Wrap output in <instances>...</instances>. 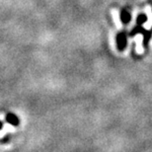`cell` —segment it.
<instances>
[{"mask_svg": "<svg viewBox=\"0 0 152 152\" xmlns=\"http://www.w3.org/2000/svg\"><path fill=\"white\" fill-rule=\"evenodd\" d=\"M10 138H11V136L9 134H7L6 136H4L3 138L0 139V142H1V143H6V142H8L9 140H10Z\"/></svg>", "mask_w": 152, "mask_h": 152, "instance_id": "277c9868", "label": "cell"}, {"mask_svg": "<svg viewBox=\"0 0 152 152\" xmlns=\"http://www.w3.org/2000/svg\"><path fill=\"white\" fill-rule=\"evenodd\" d=\"M145 13H146V15H147L148 20H147V22L143 25V27L146 30H149L152 26V7L150 5L146 6V8H145Z\"/></svg>", "mask_w": 152, "mask_h": 152, "instance_id": "3957f363", "label": "cell"}, {"mask_svg": "<svg viewBox=\"0 0 152 152\" xmlns=\"http://www.w3.org/2000/svg\"><path fill=\"white\" fill-rule=\"evenodd\" d=\"M136 17H137V14H136V12L134 11L132 14V22H130V25H133V24H134V21L136 20Z\"/></svg>", "mask_w": 152, "mask_h": 152, "instance_id": "5b68a950", "label": "cell"}, {"mask_svg": "<svg viewBox=\"0 0 152 152\" xmlns=\"http://www.w3.org/2000/svg\"><path fill=\"white\" fill-rule=\"evenodd\" d=\"M3 124H3V121H0V129H3Z\"/></svg>", "mask_w": 152, "mask_h": 152, "instance_id": "8992f818", "label": "cell"}, {"mask_svg": "<svg viewBox=\"0 0 152 152\" xmlns=\"http://www.w3.org/2000/svg\"><path fill=\"white\" fill-rule=\"evenodd\" d=\"M111 14H112V18L114 20V23L115 24L118 29H121L123 28V23H121V15H120V12H118V9H112L111 10Z\"/></svg>", "mask_w": 152, "mask_h": 152, "instance_id": "6da1fadb", "label": "cell"}, {"mask_svg": "<svg viewBox=\"0 0 152 152\" xmlns=\"http://www.w3.org/2000/svg\"><path fill=\"white\" fill-rule=\"evenodd\" d=\"M5 120L8 124H10L13 126H18L20 124V120L16 115L13 113H8L6 115Z\"/></svg>", "mask_w": 152, "mask_h": 152, "instance_id": "7a4b0ae2", "label": "cell"}]
</instances>
